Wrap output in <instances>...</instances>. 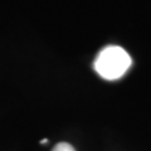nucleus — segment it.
Returning a JSON list of instances; mask_svg holds the SVG:
<instances>
[{"instance_id": "obj_1", "label": "nucleus", "mask_w": 151, "mask_h": 151, "mask_svg": "<svg viewBox=\"0 0 151 151\" xmlns=\"http://www.w3.org/2000/svg\"><path fill=\"white\" fill-rule=\"evenodd\" d=\"M131 63V57L124 48L108 45L98 53L94 60V69L102 78L115 81L127 72Z\"/></svg>"}, {"instance_id": "obj_2", "label": "nucleus", "mask_w": 151, "mask_h": 151, "mask_svg": "<svg viewBox=\"0 0 151 151\" xmlns=\"http://www.w3.org/2000/svg\"><path fill=\"white\" fill-rule=\"evenodd\" d=\"M52 151H76V150L73 149L72 145H69L67 142H59L54 146Z\"/></svg>"}, {"instance_id": "obj_3", "label": "nucleus", "mask_w": 151, "mask_h": 151, "mask_svg": "<svg viewBox=\"0 0 151 151\" xmlns=\"http://www.w3.org/2000/svg\"><path fill=\"white\" fill-rule=\"evenodd\" d=\"M47 142H48V140H47V139H43L40 141V144H47Z\"/></svg>"}]
</instances>
